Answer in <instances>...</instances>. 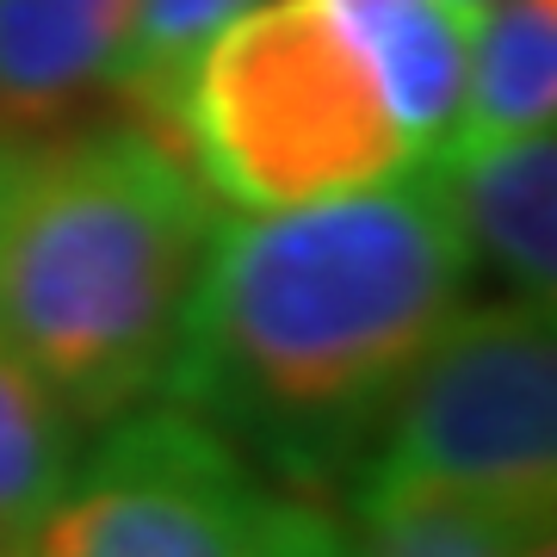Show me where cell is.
Here are the masks:
<instances>
[{
	"label": "cell",
	"mask_w": 557,
	"mask_h": 557,
	"mask_svg": "<svg viewBox=\"0 0 557 557\" xmlns=\"http://www.w3.org/2000/svg\"><path fill=\"white\" fill-rule=\"evenodd\" d=\"M471 273L434 161L310 205L218 218L161 403L292 490H335L379 446Z\"/></svg>",
	"instance_id": "cell-1"
},
{
	"label": "cell",
	"mask_w": 557,
	"mask_h": 557,
	"mask_svg": "<svg viewBox=\"0 0 557 557\" xmlns=\"http://www.w3.org/2000/svg\"><path fill=\"white\" fill-rule=\"evenodd\" d=\"M218 199L143 124L25 143L0 193V347L81 428L161 397Z\"/></svg>",
	"instance_id": "cell-2"
},
{
	"label": "cell",
	"mask_w": 557,
	"mask_h": 557,
	"mask_svg": "<svg viewBox=\"0 0 557 557\" xmlns=\"http://www.w3.org/2000/svg\"><path fill=\"white\" fill-rule=\"evenodd\" d=\"M186 168L236 218L416 168L329 0H255L193 57L174 106Z\"/></svg>",
	"instance_id": "cell-3"
},
{
	"label": "cell",
	"mask_w": 557,
	"mask_h": 557,
	"mask_svg": "<svg viewBox=\"0 0 557 557\" xmlns=\"http://www.w3.org/2000/svg\"><path fill=\"white\" fill-rule=\"evenodd\" d=\"M440 490L508 515L557 508V335L552 304H458L421 354L354 471V496Z\"/></svg>",
	"instance_id": "cell-4"
},
{
	"label": "cell",
	"mask_w": 557,
	"mask_h": 557,
	"mask_svg": "<svg viewBox=\"0 0 557 557\" xmlns=\"http://www.w3.org/2000/svg\"><path fill=\"white\" fill-rule=\"evenodd\" d=\"M255 465L199 416L143 403L81 458L13 557H248Z\"/></svg>",
	"instance_id": "cell-5"
},
{
	"label": "cell",
	"mask_w": 557,
	"mask_h": 557,
	"mask_svg": "<svg viewBox=\"0 0 557 557\" xmlns=\"http://www.w3.org/2000/svg\"><path fill=\"white\" fill-rule=\"evenodd\" d=\"M453 199L471 267L508 285V298L552 304L557 292V143L552 131L502 137L458 156H428Z\"/></svg>",
	"instance_id": "cell-6"
},
{
	"label": "cell",
	"mask_w": 557,
	"mask_h": 557,
	"mask_svg": "<svg viewBox=\"0 0 557 557\" xmlns=\"http://www.w3.org/2000/svg\"><path fill=\"white\" fill-rule=\"evenodd\" d=\"M137 0H0V137L38 143L69 131L112 87Z\"/></svg>",
	"instance_id": "cell-7"
},
{
	"label": "cell",
	"mask_w": 557,
	"mask_h": 557,
	"mask_svg": "<svg viewBox=\"0 0 557 557\" xmlns=\"http://www.w3.org/2000/svg\"><path fill=\"white\" fill-rule=\"evenodd\" d=\"M329 13L341 20L359 62L372 69L416 161H428L446 143L465 100L478 13L453 0H329Z\"/></svg>",
	"instance_id": "cell-8"
},
{
	"label": "cell",
	"mask_w": 557,
	"mask_h": 557,
	"mask_svg": "<svg viewBox=\"0 0 557 557\" xmlns=\"http://www.w3.org/2000/svg\"><path fill=\"white\" fill-rule=\"evenodd\" d=\"M557 119V0H490L471 32L465 100L434 156L552 131Z\"/></svg>",
	"instance_id": "cell-9"
},
{
	"label": "cell",
	"mask_w": 557,
	"mask_h": 557,
	"mask_svg": "<svg viewBox=\"0 0 557 557\" xmlns=\"http://www.w3.org/2000/svg\"><path fill=\"white\" fill-rule=\"evenodd\" d=\"M75 465L81 421L25 359L0 347V557L20 552V539L62 496Z\"/></svg>",
	"instance_id": "cell-10"
},
{
	"label": "cell",
	"mask_w": 557,
	"mask_h": 557,
	"mask_svg": "<svg viewBox=\"0 0 557 557\" xmlns=\"http://www.w3.org/2000/svg\"><path fill=\"white\" fill-rule=\"evenodd\" d=\"M539 533H552V520H527L440 490L354 496L359 557H520Z\"/></svg>",
	"instance_id": "cell-11"
},
{
	"label": "cell",
	"mask_w": 557,
	"mask_h": 557,
	"mask_svg": "<svg viewBox=\"0 0 557 557\" xmlns=\"http://www.w3.org/2000/svg\"><path fill=\"white\" fill-rule=\"evenodd\" d=\"M248 7L255 0H137L131 25H124L119 62H112V87H106L124 106V119L143 124L149 137L174 143L180 81L205 50V38L218 25H230L236 13H248Z\"/></svg>",
	"instance_id": "cell-12"
},
{
	"label": "cell",
	"mask_w": 557,
	"mask_h": 557,
	"mask_svg": "<svg viewBox=\"0 0 557 557\" xmlns=\"http://www.w3.org/2000/svg\"><path fill=\"white\" fill-rule=\"evenodd\" d=\"M248 557H359V539H354V527H341L317 502L267 496Z\"/></svg>",
	"instance_id": "cell-13"
},
{
	"label": "cell",
	"mask_w": 557,
	"mask_h": 557,
	"mask_svg": "<svg viewBox=\"0 0 557 557\" xmlns=\"http://www.w3.org/2000/svg\"><path fill=\"white\" fill-rule=\"evenodd\" d=\"M20 149H25V143L0 137V193H7V174H13V161H20Z\"/></svg>",
	"instance_id": "cell-14"
},
{
	"label": "cell",
	"mask_w": 557,
	"mask_h": 557,
	"mask_svg": "<svg viewBox=\"0 0 557 557\" xmlns=\"http://www.w3.org/2000/svg\"><path fill=\"white\" fill-rule=\"evenodd\" d=\"M520 557H557V552H552V533H539V539H533V545H527Z\"/></svg>",
	"instance_id": "cell-15"
},
{
	"label": "cell",
	"mask_w": 557,
	"mask_h": 557,
	"mask_svg": "<svg viewBox=\"0 0 557 557\" xmlns=\"http://www.w3.org/2000/svg\"><path fill=\"white\" fill-rule=\"evenodd\" d=\"M453 7H471V13H483V7H490V0H453Z\"/></svg>",
	"instance_id": "cell-16"
}]
</instances>
